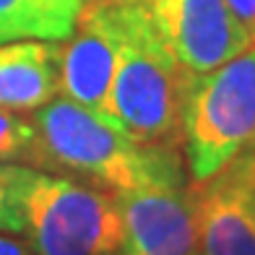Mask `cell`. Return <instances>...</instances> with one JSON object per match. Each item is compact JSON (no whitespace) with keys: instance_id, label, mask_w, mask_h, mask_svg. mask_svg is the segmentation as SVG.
<instances>
[{"instance_id":"obj_1","label":"cell","mask_w":255,"mask_h":255,"mask_svg":"<svg viewBox=\"0 0 255 255\" xmlns=\"http://www.w3.org/2000/svg\"><path fill=\"white\" fill-rule=\"evenodd\" d=\"M42 164L78 175L112 193L182 182L177 146H146L120 125L97 118L71 99H50L34 112Z\"/></svg>"},{"instance_id":"obj_2","label":"cell","mask_w":255,"mask_h":255,"mask_svg":"<svg viewBox=\"0 0 255 255\" xmlns=\"http://www.w3.org/2000/svg\"><path fill=\"white\" fill-rule=\"evenodd\" d=\"M120 57L112 81V115L123 130L146 146H177L182 138V76L159 37L148 5H118Z\"/></svg>"},{"instance_id":"obj_3","label":"cell","mask_w":255,"mask_h":255,"mask_svg":"<svg viewBox=\"0 0 255 255\" xmlns=\"http://www.w3.org/2000/svg\"><path fill=\"white\" fill-rule=\"evenodd\" d=\"M180 128L193 182L255 151V44L208 73L182 76Z\"/></svg>"},{"instance_id":"obj_4","label":"cell","mask_w":255,"mask_h":255,"mask_svg":"<svg viewBox=\"0 0 255 255\" xmlns=\"http://www.w3.org/2000/svg\"><path fill=\"white\" fill-rule=\"evenodd\" d=\"M24 235L37 255H120L118 198L37 169L24 195Z\"/></svg>"},{"instance_id":"obj_5","label":"cell","mask_w":255,"mask_h":255,"mask_svg":"<svg viewBox=\"0 0 255 255\" xmlns=\"http://www.w3.org/2000/svg\"><path fill=\"white\" fill-rule=\"evenodd\" d=\"M120 57V13L118 5L84 0L76 26L60 47V89L97 118L112 125V81Z\"/></svg>"},{"instance_id":"obj_6","label":"cell","mask_w":255,"mask_h":255,"mask_svg":"<svg viewBox=\"0 0 255 255\" xmlns=\"http://www.w3.org/2000/svg\"><path fill=\"white\" fill-rule=\"evenodd\" d=\"M148 13L185 73H208L250 47L227 0H148Z\"/></svg>"},{"instance_id":"obj_7","label":"cell","mask_w":255,"mask_h":255,"mask_svg":"<svg viewBox=\"0 0 255 255\" xmlns=\"http://www.w3.org/2000/svg\"><path fill=\"white\" fill-rule=\"evenodd\" d=\"M198 255H255V167L253 151L232 159L190 188Z\"/></svg>"},{"instance_id":"obj_8","label":"cell","mask_w":255,"mask_h":255,"mask_svg":"<svg viewBox=\"0 0 255 255\" xmlns=\"http://www.w3.org/2000/svg\"><path fill=\"white\" fill-rule=\"evenodd\" d=\"M123 216L120 255H198L193 198L182 182L115 193Z\"/></svg>"},{"instance_id":"obj_9","label":"cell","mask_w":255,"mask_h":255,"mask_svg":"<svg viewBox=\"0 0 255 255\" xmlns=\"http://www.w3.org/2000/svg\"><path fill=\"white\" fill-rule=\"evenodd\" d=\"M60 89V44L24 39L0 44V110L29 112Z\"/></svg>"},{"instance_id":"obj_10","label":"cell","mask_w":255,"mask_h":255,"mask_svg":"<svg viewBox=\"0 0 255 255\" xmlns=\"http://www.w3.org/2000/svg\"><path fill=\"white\" fill-rule=\"evenodd\" d=\"M76 18L52 0H0V44L24 39H68Z\"/></svg>"},{"instance_id":"obj_11","label":"cell","mask_w":255,"mask_h":255,"mask_svg":"<svg viewBox=\"0 0 255 255\" xmlns=\"http://www.w3.org/2000/svg\"><path fill=\"white\" fill-rule=\"evenodd\" d=\"M34 167L0 161V235H24V195Z\"/></svg>"},{"instance_id":"obj_12","label":"cell","mask_w":255,"mask_h":255,"mask_svg":"<svg viewBox=\"0 0 255 255\" xmlns=\"http://www.w3.org/2000/svg\"><path fill=\"white\" fill-rule=\"evenodd\" d=\"M0 161H26L31 167L42 164L37 128L10 110H0Z\"/></svg>"},{"instance_id":"obj_13","label":"cell","mask_w":255,"mask_h":255,"mask_svg":"<svg viewBox=\"0 0 255 255\" xmlns=\"http://www.w3.org/2000/svg\"><path fill=\"white\" fill-rule=\"evenodd\" d=\"M227 5L240 21V26L248 31L250 44H255V0H227Z\"/></svg>"},{"instance_id":"obj_14","label":"cell","mask_w":255,"mask_h":255,"mask_svg":"<svg viewBox=\"0 0 255 255\" xmlns=\"http://www.w3.org/2000/svg\"><path fill=\"white\" fill-rule=\"evenodd\" d=\"M0 255H37L29 242H21L13 237H0Z\"/></svg>"},{"instance_id":"obj_15","label":"cell","mask_w":255,"mask_h":255,"mask_svg":"<svg viewBox=\"0 0 255 255\" xmlns=\"http://www.w3.org/2000/svg\"><path fill=\"white\" fill-rule=\"evenodd\" d=\"M52 3H55L57 8H63L68 16L78 18V13H81V5H84V0H52Z\"/></svg>"},{"instance_id":"obj_16","label":"cell","mask_w":255,"mask_h":255,"mask_svg":"<svg viewBox=\"0 0 255 255\" xmlns=\"http://www.w3.org/2000/svg\"><path fill=\"white\" fill-rule=\"evenodd\" d=\"M94 3H107V5H148V0H94Z\"/></svg>"},{"instance_id":"obj_17","label":"cell","mask_w":255,"mask_h":255,"mask_svg":"<svg viewBox=\"0 0 255 255\" xmlns=\"http://www.w3.org/2000/svg\"><path fill=\"white\" fill-rule=\"evenodd\" d=\"M253 167H255V151H253Z\"/></svg>"}]
</instances>
